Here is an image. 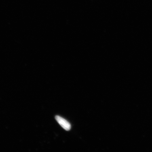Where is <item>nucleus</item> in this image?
Here are the masks:
<instances>
[{
	"instance_id": "f257e3e1",
	"label": "nucleus",
	"mask_w": 152,
	"mask_h": 152,
	"mask_svg": "<svg viewBox=\"0 0 152 152\" xmlns=\"http://www.w3.org/2000/svg\"><path fill=\"white\" fill-rule=\"evenodd\" d=\"M56 119L59 124L62 128L66 131H69L71 129V125L70 124L66 121V119L63 118L56 115Z\"/></svg>"
}]
</instances>
